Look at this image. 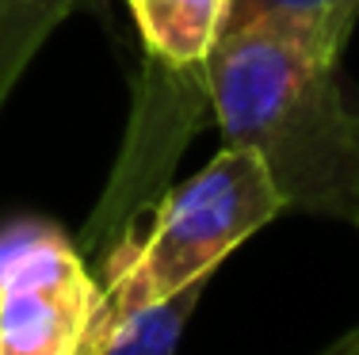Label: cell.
Here are the masks:
<instances>
[{
    "mask_svg": "<svg viewBox=\"0 0 359 355\" xmlns=\"http://www.w3.org/2000/svg\"><path fill=\"white\" fill-rule=\"evenodd\" d=\"M207 88L222 141L256 149L283 214L359 230V88L340 62L271 31H237L210 50Z\"/></svg>",
    "mask_w": 359,
    "mask_h": 355,
    "instance_id": "6da1fadb",
    "label": "cell"
},
{
    "mask_svg": "<svg viewBox=\"0 0 359 355\" xmlns=\"http://www.w3.org/2000/svg\"><path fill=\"white\" fill-rule=\"evenodd\" d=\"M279 214L283 202L256 149L222 146L207 168L157 199L145 230L96 272L104 283L96 325L210 279L229 252Z\"/></svg>",
    "mask_w": 359,
    "mask_h": 355,
    "instance_id": "7a4b0ae2",
    "label": "cell"
},
{
    "mask_svg": "<svg viewBox=\"0 0 359 355\" xmlns=\"http://www.w3.org/2000/svg\"><path fill=\"white\" fill-rule=\"evenodd\" d=\"M104 283L46 218L0 225V355H84Z\"/></svg>",
    "mask_w": 359,
    "mask_h": 355,
    "instance_id": "3957f363",
    "label": "cell"
},
{
    "mask_svg": "<svg viewBox=\"0 0 359 355\" xmlns=\"http://www.w3.org/2000/svg\"><path fill=\"white\" fill-rule=\"evenodd\" d=\"M355 20L359 0H226L222 35L271 31L321 57L340 62Z\"/></svg>",
    "mask_w": 359,
    "mask_h": 355,
    "instance_id": "277c9868",
    "label": "cell"
},
{
    "mask_svg": "<svg viewBox=\"0 0 359 355\" xmlns=\"http://www.w3.org/2000/svg\"><path fill=\"white\" fill-rule=\"evenodd\" d=\"M210 279H199V283L184 286V291L168 294L161 302H149V306L126 309V314L104 321V325L92 328L88 336V355H126V351H153L165 355L180 348V336H184L187 321H191L195 306H199L203 291H207Z\"/></svg>",
    "mask_w": 359,
    "mask_h": 355,
    "instance_id": "5b68a950",
    "label": "cell"
},
{
    "mask_svg": "<svg viewBox=\"0 0 359 355\" xmlns=\"http://www.w3.org/2000/svg\"><path fill=\"white\" fill-rule=\"evenodd\" d=\"M88 0H0V111L46 39Z\"/></svg>",
    "mask_w": 359,
    "mask_h": 355,
    "instance_id": "8992f818",
    "label": "cell"
},
{
    "mask_svg": "<svg viewBox=\"0 0 359 355\" xmlns=\"http://www.w3.org/2000/svg\"><path fill=\"white\" fill-rule=\"evenodd\" d=\"M332 351H337V355H359V325H355L352 333L344 336V340H337V344H332Z\"/></svg>",
    "mask_w": 359,
    "mask_h": 355,
    "instance_id": "52a82bcc",
    "label": "cell"
}]
</instances>
